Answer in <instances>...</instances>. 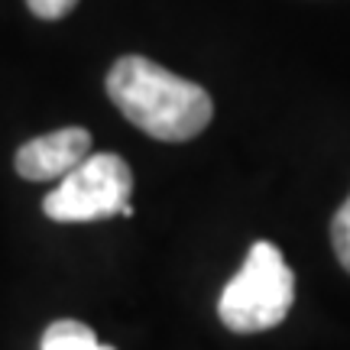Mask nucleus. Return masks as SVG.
Masks as SVG:
<instances>
[{
  "label": "nucleus",
  "instance_id": "obj_1",
  "mask_svg": "<svg viewBox=\"0 0 350 350\" xmlns=\"http://www.w3.org/2000/svg\"><path fill=\"white\" fill-rule=\"evenodd\" d=\"M107 94L133 126L163 143H185L211 124V94L143 55H124L107 72Z\"/></svg>",
  "mask_w": 350,
  "mask_h": 350
},
{
  "label": "nucleus",
  "instance_id": "obj_2",
  "mask_svg": "<svg viewBox=\"0 0 350 350\" xmlns=\"http://www.w3.org/2000/svg\"><path fill=\"white\" fill-rule=\"evenodd\" d=\"M295 299V275L273 243H253L240 273L221 292L217 314L234 334H256L282 325Z\"/></svg>",
  "mask_w": 350,
  "mask_h": 350
},
{
  "label": "nucleus",
  "instance_id": "obj_3",
  "mask_svg": "<svg viewBox=\"0 0 350 350\" xmlns=\"http://www.w3.org/2000/svg\"><path fill=\"white\" fill-rule=\"evenodd\" d=\"M130 191L133 172L126 159H120L117 152H91L85 163H78L65 178H59V185L42 201V211L59 224L100 221L113 214L133 217Z\"/></svg>",
  "mask_w": 350,
  "mask_h": 350
},
{
  "label": "nucleus",
  "instance_id": "obj_4",
  "mask_svg": "<svg viewBox=\"0 0 350 350\" xmlns=\"http://www.w3.org/2000/svg\"><path fill=\"white\" fill-rule=\"evenodd\" d=\"M88 156H91V133L85 126H62L55 133L23 143L13 156V169L26 182H52L65 178Z\"/></svg>",
  "mask_w": 350,
  "mask_h": 350
},
{
  "label": "nucleus",
  "instance_id": "obj_5",
  "mask_svg": "<svg viewBox=\"0 0 350 350\" xmlns=\"http://www.w3.org/2000/svg\"><path fill=\"white\" fill-rule=\"evenodd\" d=\"M39 350H113L111 344H100L98 334L91 331L81 321H55L42 331V340H39Z\"/></svg>",
  "mask_w": 350,
  "mask_h": 350
},
{
  "label": "nucleus",
  "instance_id": "obj_6",
  "mask_svg": "<svg viewBox=\"0 0 350 350\" xmlns=\"http://www.w3.org/2000/svg\"><path fill=\"white\" fill-rule=\"evenodd\" d=\"M331 243H334V253H338L340 266L350 273V195L338 208L334 221H331Z\"/></svg>",
  "mask_w": 350,
  "mask_h": 350
},
{
  "label": "nucleus",
  "instance_id": "obj_7",
  "mask_svg": "<svg viewBox=\"0 0 350 350\" xmlns=\"http://www.w3.org/2000/svg\"><path fill=\"white\" fill-rule=\"evenodd\" d=\"M78 0H26V7L36 13L39 20H62L65 13L75 10Z\"/></svg>",
  "mask_w": 350,
  "mask_h": 350
}]
</instances>
